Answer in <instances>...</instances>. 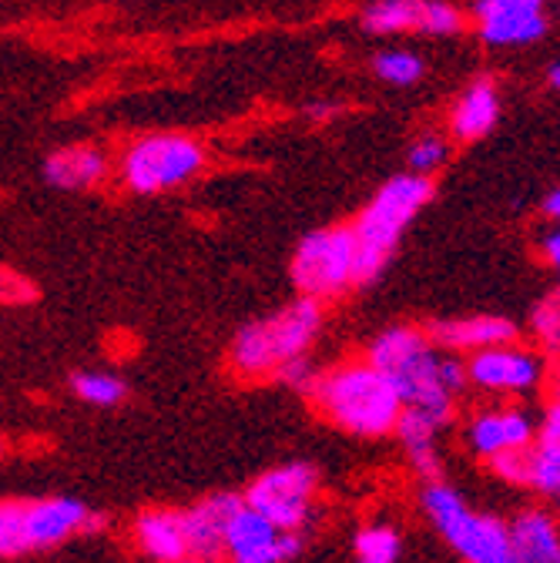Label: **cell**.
Instances as JSON below:
<instances>
[{
  "label": "cell",
  "instance_id": "30bf717a",
  "mask_svg": "<svg viewBox=\"0 0 560 563\" xmlns=\"http://www.w3.org/2000/svg\"><path fill=\"white\" fill-rule=\"evenodd\" d=\"M222 553L229 563H289L303 553V537L275 530L265 517L242 504L226 530Z\"/></svg>",
  "mask_w": 560,
  "mask_h": 563
},
{
  "label": "cell",
  "instance_id": "9c48e42d",
  "mask_svg": "<svg viewBox=\"0 0 560 563\" xmlns=\"http://www.w3.org/2000/svg\"><path fill=\"white\" fill-rule=\"evenodd\" d=\"M543 360L534 349L524 345H497L473 352L466 366V383L486 389V393H507V396H527L543 383Z\"/></svg>",
  "mask_w": 560,
  "mask_h": 563
},
{
  "label": "cell",
  "instance_id": "484cf974",
  "mask_svg": "<svg viewBox=\"0 0 560 563\" xmlns=\"http://www.w3.org/2000/svg\"><path fill=\"white\" fill-rule=\"evenodd\" d=\"M373 70H376L380 81L406 88V85H416L419 78H424V60L409 51H383V54H376Z\"/></svg>",
  "mask_w": 560,
  "mask_h": 563
},
{
  "label": "cell",
  "instance_id": "7a4b0ae2",
  "mask_svg": "<svg viewBox=\"0 0 560 563\" xmlns=\"http://www.w3.org/2000/svg\"><path fill=\"white\" fill-rule=\"evenodd\" d=\"M306 396L332 427L353 437H386L396 430L403 412L393 383L370 363H345L319 373Z\"/></svg>",
  "mask_w": 560,
  "mask_h": 563
},
{
  "label": "cell",
  "instance_id": "3957f363",
  "mask_svg": "<svg viewBox=\"0 0 560 563\" xmlns=\"http://www.w3.org/2000/svg\"><path fill=\"white\" fill-rule=\"evenodd\" d=\"M430 198H433V181L424 175H396L370 198V205L360 211V219L349 225L356 242V286L380 278L403 232Z\"/></svg>",
  "mask_w": 560,
  "mask_h": 563
},
{
  "label": "cell",
  "instance_id": "74e56055",
  "mask_svg": "<svg viewBox=\"0 0 560 563\" xmlns=\"http://www.w3.org/2000/svg\"><path fill=\"white\" fill-rule=\"evenodd\" d=\"M553 299H560V282H557V296H553Z\"/></svg>",
  "mask_w": 560,
  "mask_h": 563
},
{
  "label": "cell",
  "instance_id": "1f68e13d",
  "mask_svg": "<svg viewBox=\"0 0 560 563\" xmlns=\"http://www.w3.org/2000/svg\"><path fill=\"white\" fill-rule=\"evenodd\" d=\"M316 369H312V363L303 356V360H293V363H286L283 369L275 373V379L283 383V386H289V389H296V393H309L312 389V383H316Z\"/></svg>",
  "mask_w": 560,
  "mask_h": 563
},
{
  "label": "cell",
  "instance_id": "cb8c5ba5",
  "mask_svg": "<svg viewBox=\"0 0 560 563\" xmlns=\"http://www.w3.org/2000/svg\"><path fill=\"white\" fill-rule=\"evenodd\" d=\"M31 553L28 537V500H0V560Z\"/></svg>",
  "mask_w": 560,
  "mask_h": 563
},
{
  "label": "cell",
  "instance_id": "83f0119b",
  "mask_svg": "<svg viewBox=\"0 0 560 563\" xmlns=\"http://www.w3.org/2000/svg\"><path fill=\"white\" fill-rule=\"evenodd\" d=\"M530 332L550 352V356H557V352H560V299H543L534 309Z\"/></svg>",
  "mask_w": 560,
  "mask_h": 563
},
{
  "label": "cell",
  "instance_id": "4fadbf2b",
  "mask_svg": "<svg viewBox=\"0 0 560 563\" xmlns=\"http://www.w3.org/2000/svg\"><path fill=\"white\" fill-rule=\"evenodd\" d=\"M537 437L534 419L524 409L504 406V409H483L470 419L466 427V440L473 446L476 456L494 460L501 453H517V450H530Z\"/></svg>",
  "mask_w": 560,
  "mask_h": 563
},
{
  "label": "cell",
  "instance_id": "f546056e",
  "mask_svg": "<svg viewBox=\"0 0 560 563\" xmlns=\"http://www.w3.org/2000/svg\"><path fill=\"white\" fill-rule=\"evenodd\" d=\"M463 27V18L453 4L447 0H427V21H424V34H457Z\"/></svg>",
  "mask_w": 560,
  "mask_h": 563
},
{
  "label": "cell",
  "instance_id": "d4e9b609",
  "mask_svg": "<svg viewBox=\"0 0 560 563\" xmlns=\"http://www.w3.org/2000/svg\"><path fill=\"white\" fill-rule=\"evenodd\" d=\"M72 393L88 402V406H101V409H111L118 402H124L128 396V386L111 376V373H75L72 376Z\"/></svg>",
  "mask_w": 560,
  "mask_h": 563
},
{
  "label": "cell",
  "instance_id": "d6a6232c",
  "mask_svg": "<svg viewBox=\"0 0 560 563\" xmlns=\"http://www.w3.org/2000/svg\"><path fill=\"white\" fill-rule=\"evenodd\" d=\"M540 252H543V258H547L553 268H560V225H557L553 232H547V235H543Z\"/></svg>",
  "mask_w": 560,
  "mask_h": 563
},
{
  "label": "cell",
  "instance_id": "4316f807",
  "mask_svg": "<svg viewBox=\"0 0 560 563\" xmlns=\"http://www.w3.org/2000/svg\"><path fill=\"white\" fill-rule=\"evenodd\" d=\"M447 141L440 134H427V137H419L416 145L409 148V175H424L430 178L443 162H447Z\"/></svg>",
  "mask_w": 560,
  "mask_h": 563
},
{
  "label": "cell",
  "instance_id": "5b68a950",
  "mask_svg": "<svg viewBox=\"0 0 560 563\" xmlns=\"http://www.w3.org/2000/svg\"><path fill=\"white\" fill-rule=\"evenodd\" d=\"M424 510L440 537L466 563H517L510 527L490 514L470 510V504L447 483H430L424 489Z\"/></svg>",
  "mask_w": 560,
  "mask_h": 563
},
{
  "label": "cell",
  "instance_id": "277c9868",
  "mask_svg": "<svg viewBox=\"0 0 560 563\" xmlns=\"http://www.w3.org/2000/svg\"><path fill=\"white\" fill-rule=\"evenodd\" d=\"M322 329V306L312 299H296L272 312L268 319L249 322L235 332L229 360L245 379L275 376L286 363L303 360Z\"/></svg>",
  "mask_w": 560,
  "mask_h": 563
},
{
  "label": "cell",
  "instance_id": "52a82bcc",
  "mask_svg": "<svg viewBox=\"0 0 560 563\" xmlns=\"http://www.w3.org/2000/svg\"><path fill=\"white\" fill-rule=\"evenodd\" d=\"M205 165L198 141L185 134H152L134 141L121 158V178L134 195H158L191 181Z\"/></svg>",
  "mask_w": 560,
  "mask_h": 563
},
{
  "label": "cell",
  "instance_id": "7402d4cb",
  "mask_svg": "<svg viewBox=\"0 0 560 563\" xmlns=\"http://www.w3.org/2000/svg\"><path fill=\"white\" fill-rule=\"evenodd\" d=\"M427 0H376L363 11V27L370 34H403L424 31Z\"/></svg>",
  "mask_w": 560,
  "mask_h": 563
},
{
  "label": "cell",
  "instance_id": "5bb4252c",
  "mask_svg": "<svg viewBox=\"0 0 560 563\" xmlns=\"http://www.w3.org/2000/svg\"><path fill=\"white\" fill-rule=\"evenodd\" d=\"M437 349L447 352H483L517 342V325L504 316H466V319H437L424 329Z\"/></svg>",
  "mask_w": 560,
  "mask_h": 563
},
{
  "label": "cell",
  "instance_id": "836d02e7",
  "mask_svg": "<svg viewBox=\"0 0 560 563\" xmlns=\"http://www.w3.org/2000/svg\"><path fill=\"white\" fill-rule=\"evenodd\" d=\"M543 383H547L550 402H560V352L553 356V363L547 366V373H543Z\"/></svg>",
  "mask_w": 560,
  "mask_h": 563
},
{
  "label": "cell",
  "instance_id": "d6986e66",
  "mask_svg": "<svg viewBox=\"0 0 560 563\" xmlns=\"http://www.w3.org/2000/svg\"><path fill=\"white\" fill-rule=\"evenodd\" d=\"M510 543L517 563H560V520L547 510H524L514 517Z\"/></svg>",
  "mask_w": 560,
  "mask_h": 563
},
{
  "label": "cell",
  "instance_id": "4dcf8cb0",
  "mask_svg": "<svg viewBox=\"0 0 560 563\" xmlns=\"http://www.w3.org/2000/svg\"><path fill=\"white\" fill-rule=\"evenodd\" d=\"M34 296L37 292L24 275H18L14 268H0V306H24Z\"/></svg>",
  "mask_w": 560,
  "mask_h": 563
},
{
  "label": "cell",
  "instance_id": "e575fe53",
  "mask_svg": "<svg viewBox=\"0 0 560 563\" xmlns=\"http://www.w3.org/2000/svg\"><path fill=\"white\" fill-rule=\"evenodd\" d=\"M543 211L553 219V222H560V188H553L550 195H547V201H543Z\"/></svg>",
  "mask_w": 560,
  "mask_h": 563
},
{
  "label": "cell",
  "instance_id": "9a60e30c",
  "mask_svg": "<svg viewBox=\"0 0 560 563\" xmlns=\"http://www.w3.org/2000/svg\"><path fill=\"white\" fill-rule=\"evenodd\" d=\"M242 497L239 493H216L201 504H195L191 510H182V523H185V540L191 556H219L226 547V530L232 523V517L242 510Z\"/></svg>",
  "mask_w": 560,
  "mask_h": 563
},
{
  "label": "cell",
  "instance_id": "2e32d148",
  "mask_svg": "<svg viewBox=\"0 0 560 563\" xmlns=\"http://www.w3.org/2000/svg\"><path fill=\"white\" fill-rule=\"evenodd\" d=\"M134 543L155 563H185L191 556L182 510H145L134 520Z\"/></svg>",
  "mask_w": 560,
  "mask_h": 563
},
{
  "label": "cell",
  "instance_id": "8d00e7d4",
  "mask_svg": "<svg viewBox=\"0 0 560 563\" xmlns=\"http://www.w3.org/2000/svg\"><path fill=\"white\" fill-rule=\"evenodd\" d=\"M185 563H222L219 556H188Z\"/></svg>",
  "mask_w": 560,
  "mask_h": 563
},
{
  "label": "cell",
  "instance_id": "ba28073f",
  "mask_svg": "<svg viewBox=\"0 0 560 563\" xmlns=\"http://www.w3.org/2000/svg\"><path fill=\"white\" fill-rule=\"evenodd\" d=\"M319 473L309 463H283L262 473L245 489V507L265 517L275 530L303 533L312 520V497H316Z\"/></svg>",
  "mask_w": 560,
  "mask_h": 563
},
{
  "label": "cell",
  "instance_id": "d590c367",
  "mask_svg": "<svg viewBox=\"0 0 560 563\" xmlns=\"http://www.w3.org/2000/svg\"><path fill=\"white\" fill-rule=\"evenodd\" d=\"M547 85H550L553 91H560V60L550 64V70H547Z\"/></svg>",
  "mask_w": 560,
  "mask_h": 563
},
{
  "label": "cell",
  "instance_id": "44dd1931",
  "mask_svg": "<svg viewBox=\"0 0 560 563\" xmlns=\"http://www.w3.org/2000/svg\"><path fill=\"white\" fill-rule=\"evenodd\" d=\"M530 486L560 500V402H550L530 446Z\"/></svg>",
  "mask_w": 560,
  "mask_h": 563
},
{
  "label": "cell",
  "instance_id": "8fae6325",
  "mask_svg": "<svg viewBox=\"0 0 560 563\" xmlns=\"http://www.w3.org/2000/svg\"><path fill=\"white\" fill-rule=\"evenodd\" d=\"M105 514L95 507L72 500V497H47V500H28V537L31 553L61 547L72 537H91L105 530Z\"/></svg>",
  "mask_w": 560,
  "mask_h": 563
},
{
  "label": "cell",
  "instance_id": "603a6c76",
  "mask_svg": "<svg viewBox=\"0 0 560 563\" xmlns=\"http://www.w3.org/2000/svg\"><path fill=\"white\" fill-rule=\"evenodd\" d=\"M399 553H403V540L399 530L389 523H370L353 540L356 563H396Z\"/></svg>",
  "mask_w": 560,
  "mask_h": 563
},
{
  "label": "cell",
  "instance_id": "f1b7e54d",
  "mask_svg": "<svg viewBox=\"0 0 560 563\" xmlns=\"http://www.w3.org/2000/svg\"><path fill=\"white\" fill-rule=\"evenodd\" d=\"M494 476H501L510 486H530V450H517V453H501L494 460H486Z\"/></svg>",
  "mask_w": 560,
  "mask_h": 563
},
{
  "label": "cell",
  "instance_id": "ac0fdd59",
  "mask_svg": "<svg viewBox=\"0 0 560 563\" xmlns=\"http://www.w3.org/2000/svg\"><path fill=\"white\" fill-rule=\"evenodd\" d=\"M440 422L430 419L427 412H416V409H403L396 419V437L406 446L409 466L416 476H424L427 486L443 479V466H440V453H437V437H440Z\"/></svg>",
  "mask_w": 560,
  "mask_h": 563
},
{
  "label": "cell",
  "instance_id": "ffe728a7",
  "mask_svg": "<svg viewBox=\"0 0 560 563\" xmlns=\"http://www.w3.org/2000/svg\"><path fill=\"white\" fill-rule=\"evenodd\" d=\"M501 118V95L490 78L473 81L453 104L450 111V131L457 141H476L486 131H494Z\"/></svg>",
  "mask_w": 560,
  "mask_h": 563
},
{
  "label": "cell",
  "instance_id": "8992f818",
  "mask_svg": "<svg viewBox=\"0 0 560 563\" xmlns=\"http://www.w3.org/2000/svg\"><path fill=\"white\" fill-rule=\"evenodd\" d=\"M293 282L303 299L326 302L356 286V242L349 225L309 232L293 255Z\"/></svg>",
  "mask_w": 560,
  "mask_h": 563
},
{
  "label": "cell",
  "instance_id": "6da1fadb",
  "mask_svg": "<svg viewBox=\"0 0 560 563\" xmlns=\"http://www.w3.org/2000/svg\"><path fill=\"white\" fill-rule=\"evenodd\" d=\"M443 360L447 356H440L433 339L413 325L383 329L366 352V363L393 383L403 409L427 412L440 427L453 419V393L443 383Z\"/></svg>",
  "mask_w": 560,
  "mask_h": 563
},
{
  "label": "cell",
  "instance_id": "e0dca14e",
  "mask_svg": "<svg viewBox=\"0 0 560 563\" xmlns=\"http://www.w3.org/2000/svg\"><path fill=\"white\" fill-rule=\"evenodd\" d=\"M108 175V158L95 145H67L44 162V181L61 191H88Z\"/></svg>",
  "mask_w": 560,
  "mask_h": 563
},
{
  "label": "cell",
  "instance_id": "7c38bea8",
  "mask_svg": "<svg viewBox=\"0 0 560 563\" xmlns=\"http://www.w3.org/2000/svg\"><path fill=\"white\" fill-rule=\"evenodd\" d=\"M540 4L543 0H480L476 4L480 37L494 47L540 41L547 31Z\"/></svg>",
  "mask_w": 560,
  "mask_h": 563
}]
</instances>
